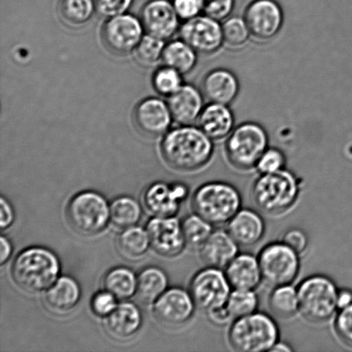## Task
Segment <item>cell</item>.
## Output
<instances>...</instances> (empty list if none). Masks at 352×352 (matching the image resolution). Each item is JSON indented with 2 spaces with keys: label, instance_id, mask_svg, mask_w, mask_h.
Segmentation results:
<instances>
[{
  "label": "cell",
  "instance_id": "1",
  "mask_svg": "<svg viewBox=\"0 0 352 352\" xmlns=\"http://www.w3.org/2000/svg\"><path fill=\"white\" fill-rule=\"evenodd\" d=\"M215 146L198 126H178L165 134L161 154L165 163L175 170L195 172L212 161Z\"/></svg>",
  "mask_w": 352,
  "mask_h": 352
},
{
  "label": "cell",
  "instance_id": "2",
  "mask_svg": "<svg viewBox=\"0 0 352 352\" xmlns=\"http://www.w3.org/2000/svg\"><path fill=\"white\" fill-rule=\"evenodd\" d=\"M302 182L294 172L285 168L276 173L258 175L251 196L258 209L271 216L288 212L298 202Z\"/></svg>",
  "mask_w": 352,
  "mask_h": 352
},
{
  "label": "cell",
  "instance_id": "3",
  "mask_svg": "<svg viewBox=\"0 0 352 352\" xmlns=\"http://www.w3.org/2000/svg\"><path fill=\"white\" fill-rule=\"evenodd\" d=\"M60 262L47 248L32 247L21 252L12 267L13 280L31 293L46 291L58 278Z\"/></svg>",
  "mask_w": 352,
  "mask_h": 352
},
{
  "label": "cell",
  "instance_id": "4",
  "mask_svg": "<svg viewBox=\"0 0 352 352\" xmlns=\"http://www.w3.org/2000/svg\"><path fill=\"white\" fill-rule=\"evenodd\" d=\"M280 339L277 322L265 312L256 311L231 322L228 341L238 352L271 351Z\"/></svg>",
  "mask_w": 352,
  "mask_h": 352
},
{
  "label": "cell",
  "instance_id": "5",
  "mask_svg": "<svg viewBox=\"0 0 352 352\" xmlns=\"http://www.w3.org/2000/svg\"><path fill=\"white\" fill-rule=\"evenodd\" d=\"M243 205V198L236 186L230 182L212 181L204 183L193 193V212L212 226L227 224Z\"/></svg>",
  "mask_w": 352,
  "mask_h": 352
},
{
  "label": "cell",
  "instance_id": "6",
  "mask_svg": "<svg viewBox=\"0 0 352 352\" xmlns=\"http://www.w3.org/2000/svg\"><path fill=\"white\" fill-rule=\"evenodd\" d=\"M299 300V313L308 322L322 324L336 316L338 310L336 283L329 276H308L296 286Z\"/></svg>",
  "mask_w": 352,
  "mask_h": 352
},
{
  "label": "cell",
  "instance_id": "7",
  "mask_svg": "<svg viewBox=\"0 0 352 352\" xmlns=\"http://www.w3.org/2000/svg\"><path fill=\"white\" fill-rule=\"evenodd\" d=\"M269 147L267 131L260 123L245 122L236 126L226 140L228 163L239 171L254 170L258 158Z\"/></svg>",
  "mask_w": 352,
  "mask_h": 352
},
{
  "label": "cell",
  "instance_id": "8",
  "mask_svg": "<svg viewBox=\"0 0 352 352\" xmlns=\"http://www.w3.org/2000/svg\"><path fill=\"white\" fill-rule=\"evenodd\" d=\"M68 223L84 236L102 232L110 222V205L99 192L85 191L72 197L67 208Z\"/></svg>",
  "mask_w": 352,
  "mask_h": 352
},
{
  "label": "cell",
  "instance_id": "9",
  "mask_svg": "<svg viewBox=\"0 0 352 352\" xmlns=\"http://www.w3.org/2000/svg\"><path fill=\"white\" fill-rule=\"evenodd\" d=\"M300 255L283 241L265 245L257 255L263 281L272 288L292 285L301 269Z\"/></svg>",
  "mask_w": 352,
  "mask_h": 352
},
{
  "label": "cell",
  "instance_id": "10",
  "mask_svg": "<svg viewBox=\"0 0 352 352\" xmlns=\"http://www.w3.org/2000/svg\"><path fill=\"white\" fill-rule=\"evenodd\" d=\"M101 34L102 43L110 53L125 56L134 53L146 30L140 17L126 12L107 19Z\"/></svg>",
  "mask_w": 352,
  "mask_h": 352
},
{
  "label": "cell",
  "instance_id": "11",
  "mask_svg": "<svg viewBox=\"0 0 352 352\" xmlns=\"http://www.w3.org/2000/svg\"><path fill=\"white\" fill-rule=\"evenodd\" d=\"M231 291L232 288L224 270L210 267L197 272L189 285L196 306L206 312L226 305Z\"/></svg>",
  "mask_w": 352,
  "mask_h": 352
},
{
  "label": "cell",
  "instance_id": "12",
  "mask_svg": "<svg viewBox=\"0 0 352 352\" xmlns=\"http://www.w3.org/2000/svg\"><path fill=\"white\" fill-rule=\"evenodd\" d=\"M251 36L260 43H268L281 32L285 13L277 0H252L243 12Z\"/></svg>",
  "mask_w": 352,
  "mask_h": 352
},
{
  "label": "cell",
  "instance_id": "13",
  "mask_svg": "<svg viewBox=\"0 0 352 352\" xmlns=\"http://www.w3.org/2000/svg\"><path fill=\"white\" fill-rule=\"evenodd\" d=\"M179 34L197 53L205 56L217 54L224 45L222 23L203 13L184 21Z\"/></svg>",
  "mask_w": 352,
  "mask_h": 352
},
{
  "label": "cell",
  "instance_id": "14",
  "mask_svg": "<svg viewBox=\"0 0 352 352\" xmlns=\"http://www.w3.org/2000/svg\"><path fill=\"white\" fill-rule=\"evenodd\" d=\"M196 303L189 291L179 287L167 289L154 302L155 318L162 325L179 327L188 323L195 315Z\"/></svg>",
  "mask_w": 352,
  "mask_h": 352
},
{
  "label": "cell",
  "instance_id": "15",
  "mask_svg": "<svg viewBox=\"0 0 352 352\" xmlns=\"http://www.w3.org/2000/svg\"><path fill=\"white\" fill-rule=\"evenodd\" d=\"M146 230L151 248L163 256H177L186 246L182 222L175 217H155Z\"/></svg>",
  "mask_w": 352,
  "mask_h": 352
},
{
  "label": "cell",
  "instance_id": "16",
  "mask_svg": "<svg viewBox=\"0 0 352 352\" xmlns=\"http://www.w3.org/2000/svg\"><path fill=\"white\" fill-rule=\"evenodd\" d=\"M133 118L141 133L153 138L165 135L174 122L168 102L156 96L144 98L138 103Z\"/></svg>",
  "mask_w": 352,
  "mask_h": 352
},
{
  "label": "cell",
  "instance_id": "17",
  "mask_svg": "<svg viewBox=\"0 0 352 352\" xmlns=\"http://www.w3.org/2000/svg\"><path fill=\"white\" fill-rule=\"evenodd\" d=\"M140 17L146 34L164 41L179 33L182 25L171 0H149L144 3Z\"/></svg>",
  "mask_w": 352,
  "mask_h": 352
},
{
  "label": "cell",
  "instance_id": "18",
  "mask_svg": "<svg viewBox=\"0 0 352 352\" xmlns=\"http://www.w3.org/2000/svg\"><path fill=\"white\" fill-rule=\"evenodd\" d=\"M188 192V186L182 183L155 182L144 191V206L155 217H175Z\"/></svg>",
  "mask_w": 352,
  "mask_h": 352
},
{
  "label": "cell",
  "instance_id": "19",
  "mask_svg": "<svg viewBox=\"0 0 352 352\" xmlns=\"http://www.w3.org/2000/svg\"><path fill=\"white\" fill-rule=\"evenodd\" d=\"M240 82L230 69L217 67L207 72L201 82V91L208 102L230 105L240 93Z\"/></svg>",
  "mask_w": 352,
  "mask_h": 352
},
{
  "label": "cell",
  "instance_id": "20",
  "mask_svg": "<svg viewBox=\"0 0 352 352\" xmlns=\"http://www.w3.org/2000/svg\"><path fill=\"white\" fill-rule=\"evenodd\" d=\"M205 101L201 89L191 84H183L177 91L168 96L167 102L174 122L186 126L195 125L198 122Z\"/></svg>",
  "mask_w": 352,
  "mask_h": 352
},
{
  "label": "cell",
  "instance_id": "21",
  "mask_svg": "<svg viewBox=\"0 0 352 352\" xmlns=\"http://www.w3.org/2000/svg\"><path fill=\"white\" fill-rule=\"evenodd\" d=\"M226 230L239 246L252 247L263 239L267 228L257 210L241 207L227 223Z\"/></svg>",
  "mask_w": 352,
  "mask_h": 352
},
{
  "label": "cell",
  "instance_id": "22",
  "mask_svg": "<svg viewBox=\"0 0 352 352\" xmlns=\"http://www.w3.org/2000/svg\"><path fill=\"white\" fill-rule=\"evenodd\" d=\"M239 245L227 230H214L199 247V257L206 267L226 268L239 253Z\"/></svg>",
  "mask_w": 352,
  "mask_h": 352
},
{
  "label": "cell",
  "instance_id": "23",
  "mask_svg": "<svg viewBox=\"0 0 352 352\" xmlns=\"http://www.w3.org/2000/svg\"><path fill=\"white\" fill-rule=\"evenodd\" d=\"M197 125L214 142L226 140L236 127V118L230 105L208 102L204 107Z\"/></svg>",
  "mask_w": 352,
  "mask_h": 352
},
{
  "label": "cell",
  "instance_id": "24",
  "mask_svg": "<svg viewBox=\"0 0 352 352\" xmlns=\"http://www.w3.org/2000/svg\"><path fill=\"white\" fill-rule=\"evenodd\" d=\"M223 270L232 289L255 291L263 282L258 256L250 253H238Z\"/></svg>",
  "mask_w": 352,
  "mask_h": 352
},
{
  "label": "cell",
  "instance_id": "25",
  "mask_svg": "<svg viewBox=\"0 0 352 352\" xmlns=\"http://www.w3.org/2000/svg\"><path fill=\"white\" fill-rule=\"evenodd\" d=\"M142 322V314L139 307L133 302H124L106 317L105 327L113 338L124 341L135 336Z\"/></svg>",
  "mask_w": 352,
  "mask_h": 352
},
{
  "label": "cell",
  "instance_id": "26",
  "mask_svg": "<svg viewBox=\"0 0 352 352\" xmlns=\"http://www.w3.org/2000/svg\"><path fill=\"white\" fill-rule=\"evenodd\" d=\"M81 298V289L74 278L63 276L46 289L44 301L52 312L67 314L78 305Z\"/></svg>",
  "mask_w": 352,
  "mask_h": 352
},
{
  "label": "cell",
  "instance_id": "27",
  "mask_svg": "<svg viewBox=\"0 0 352 352\" xmlns=\"http://www.w3.org/2000/svg\"><path fill=\"white\" fill-rule=\"evenodd\" d=\"M198 55L186 41L182 39L174 40L166 43L162 60L165 65L185 75L195 70L198 64Z\"/></svg>",
  "mask_w": 352,
  "mask_h": 352
},
{
  "label": "cell",
  "instance_id": "28",
  "mask_svg": "<svg viewBox=\"0 0 352 352\" xmlns=\"http://www.w3.org/2000/svg\"><path fill=\"white\" fill-rule=\"evenodd\" d=\"M168 278L160 267L144 269L138 277L137 294L141 301L154 303L168 289Z\"/></svg>",
  "mask_w": 352,
  "mask_h": 352
},
{
  "label": "cell",
  "instance_id": "29",
  "mask_svg": "<svg viewBox=\"0 0 352 352\" xmlns=\"http://www.w3.org/2000/svg\"><path fill=\"white\" fill-rule=\"evenodd\" d=\"M268 307L279 319H291L299 313L298 289L292 285L276 286L269 294Z\"/></svg>",
  "mask_w": 352,
  "mask_h": 352
},
{
  "label": "cell",
  "instance_id": "30",
  "mask_svg": "<svg viewBox=\"0 0 352 352\" xmlns=\"http://www.w3.org/2000/svg\"><path fill=\"white\" fill-rule=\"evenodd\" d=\"M117 246L123 256L135 260L143 257L151 246L149 234L141 227L126 228L119 234Z\"/></svg>",
  "mask_w": 352,
  "mask_h": 352
},
{
  "label": "cell",
  "instance_id": "31",
  "mask_svg": "<svg viewBox=\"0 0 352 352\" xmlns=\"http://www.w3.org/2000/svg\"><path fill=\"white\" fill-rule=\"evenodd\" d=\"M103 286L117 298L129 299L137 293L138 277L129 268L116 267L105 275Z\"/></svg>",
  "mask_w": 352,
  "mask_h": 352
},
{
  "label": "cell",
  "instance_id": "32",
  "mask_svg": "<svg viewBox=\"0 0 352 352\" xmlns=\"http://www.w3.org/2000/svg\"><path fill=\"white\" fill-rule=\"evenodd\" d=\"M58 12L67 25L82 27L92 19L96 12L94 0H60Z\"/></svg>",
  "mask_w": 352,
  "mask_h": 352
},
{
  "label": "cell",
  "instance_id": "33",
  "mask_svg": "<svg viewBox=\"0 0 352 352\" xmlns=\"http://www.w3.org/2000/svg\"><path fill=\"white\" fill-rule=\"evenodd\" d=\"M142 217V209L136 199L122 196L110 204V220L113 226L126 229L136 226Z\"/></svg>",
  "mask_w": 352,
  "mask_h": 352
},
{
  "label": "cell",
  "instance_id": "34",
  "mask_svg": "<svg viewBox=\"0 0 352 352\" xmlns=\"http://www.w3.org/2000/svg\"><path fill=\"white\" fill-rule=\"evenodd\" d=\"M258 295L254 289H232L226 305L236 320L258 311Z\"/></svg>",
  "mask_w": 352,
  "mask_h": 352
},
{
  "label": "cell",
  "instance_id": "35",
  "mask_svg": "<svg viewBox=\"0 0 352 352\" xmlns=\"http://www.w3.org/2000/svg\"><path fill=\"white\" fill-rule=\"evenodd\" d=\"M182 226L186 245L198 250L214 230L212 223L195 212L186 217Z\"/></svg>",
  "mask_w": 352,
  "mask_h": 352
},
{
  "label": "cell",
  "instance_id": "36",
  "mask_svg": "<svg viewBox=\"0 0 352 352\" xmlns=\"http://www.w3.org/2000/svg\"><path fill=\"white\" fill-rule=\"evenodd\" d=\"M223 43L232 50L246 46L251 33L243 16H232L222 22Z\"/></svg>",
  "mask_w": 352,
  "mask_h": 352
},
{
  "label": "cell",
  "instance_id": "37",
  "mask_svg": "<svg viewBox=\"0 0 352 352\" xmlns=\"http://www.w3.org/2000/svg\"><path fill=\"white\" fill-rule=\"evenodd\" d=\"M183 74L175 69L164 65L158 68L153 76V86L158 94L168 98L177 91L183 85Z\"/></svg>",
  "mask_w": 352,
  "mask_h": 352
},
{
  "label": "cell",
  "instance_id": "38",
  "mask_svg": "<svg viewBox=\"0 0 352 352\" xmlns=\"http://www.w3.org/2000/svg\"><path fill=\"white\" fill-rule=\"evenodd\" d=\"M166 43L160 38L144 34L142 40L134 51L137 60L144 65H153L162 60Z\"/></svg>",
  "mask_w": 352,
  "mask_h": 352
},
{
  "label": "cell",
  "instance_id": "39",
  "mask_svg": "<svg viewBox=\"0 0 352 352\" xmlns=\"http://www.w3.org/2000/svg\"><path fill=\"white\" fill-rule=\"evenodd\" d=\"M287 158L284 151L277 147L269 146L258 158L254 170L258 175L276 173L285 170Z\"/></svg>",
  "mask_w": 352,
  "mask_h": 352
},
{
  "label": "cell",
  "instance_id": "40",
  "mask_svg": "<svg viewBox=\"0 0 352 352\" xmlns=\"http://www.w3.org/2000/svg\"><path fill=\"white\" fill-rule=\"evenodd\" d=\"M333 327L338 338L346 346L352 347V303L338 310Z\"/></svg>",
  "mask_w": 352,
  "mask_h": 352
},
{
  "label": "cell",
  "instance_id": "41",
  "mask_svg": "<svg viewBox=\"0 0 352 352\" xmlns=\"http://www.w3.org/2000/svg\"><path fill=\"white\" fill-rule=\"evenodd\" d=\"M202 13L213 19L223 21L232 15L236 0H201Z\"/></svg>",
  "mask_w": 352,
  "mask_h": 352
},
{
  "label": "cell",
  "instance_id": "42",
  "mask_svg": "<svg viewBox=\"0 0 352 352\" xmlns=\"http://www.w3.org/2000/svg\"><path fill=\"white\" fill-rule=\"evenodd\" d=\"M118 305V298L104 289L93 296L91 307L96 316L106 318Z\"/></svg>",
  "mask_w": 352,
  "mask_h": 352
},
{
  "label": "cell",
  "instance_id": "43",
  "mask_svg": "<svg viewBox=\"0 0 352 352\" xmlns=\"http://www.w3.org/2000/svg\"><path fill=\"white\" fill-rule=\"evenodd\" d=\"M96 12L100 15L109 17L122 15L129 12L134 0H94Z\"/></svg>",
  "mask_w": 352,
  "mask_h": 352
},
{
  "label": "cell",
  "instance_id": "44",
  "mask_svg": "<svg viewBox=\"0 0 352 352\" xmlns=\"http://www.w3.org/2000/svg\"><path fill=\"white\" fill-rule=\"evenodd\" d=\"M281 241L292 250L298 252L299 254L305 253L309 243L308 234L300 228H291L286 230L283 234Z\"/></svg>",
  "mask_w": 352,
  "mask_h": 352
},
{
  "label": "cell",
  "instance_id": "45",
  "mask_svg": "<svg viewBox=\"0 0 352 352\" xmlns=\"http://www.w3.org/2000/svg\"><path fill=\"white\" fill-rule=\"evenodd\" d=\"M182 21H188L202 14L201 0H171Z\"/></svg>",
  "mask_w": 352,
  "mask_h": 352
},
{
  "label": "cell",
  "instance_id": "46",
  "mask_svg": "<svg viewBox=\"0 0 352 352\" xmlns=\"http://www.w3.org/2000/svg\"><path fill=\"white\" fill-rule=\"evenodd\" d=\"M207 319L213 325L223 327L230 325L234 319L232 316L230 315L229 310H228L226 305L217 307V308L208 310L206 312Z\"/></svg>",
  "mask_w": 352,
  "mask_h": 352
},
{
  "label": "cell",
  "instance_id": "47",
  "mask_svg": "<svg viewBox=\"0 0 352 352\" xmlns=\"http://www.w3.org/2000/svg\"><path fill=\"white\" fill-rule=\"evenodd\" d=\"M0 204H1V208H0L1 210V221H0L1 222L0 223H1V229H8L13 223L14 219H15L14 210L6 199L1 198Z\"/></svg>",
  "mask_w": 352,
  "mask_h": 352
},
{
  "label": "cell",
  "instance_id": "48",
  "mask_svg": "<svg viewBox=\"0 0 352 352\" xmlns=\"http://www.w3.org/2000/svg\"><path fill=\"white\" fill-rule=\"evenodd\" d=\"M338 308L339 309L346 308L352 303V289L344 288L340 289L338 292Z\"/></svg>",
  "mask_w": 352,
  "mask_h": 352
},
{
  "label": "cell",
  "instance_id": "49",
  "mask_svg": "<svg viewBox=\"0 0 352 352\" xmlns=\"http://www.w3.org/2000/svg\"><path fill=\"white\" fill-rule=\"evenodd\" d=\"M12 253V245L10 241L7 239L6 236H1V257L0 261L1 264H5V262L9 260L10 255Z\"/></svg>",
  "mask_w": 352,
  "mask_h": 352
},
{
  "label": "cell",
  "instance_id": "50",
  "mask_svg": "<svg viewBox=\"0 0 352 352\" xmlns=\"http://www.w3.org/2000/svg\"><path fill=\"white\" fill-rule=\"evenodd\" d=\"M293 349L289 346V344H286L285 342H281V341H278L277 344H275L274 347H272V349L271 351H275V352H282V351H292Z\"/></svg>",
  "mask_w": 352,
  "mask_h": 352
}]
</instances>
